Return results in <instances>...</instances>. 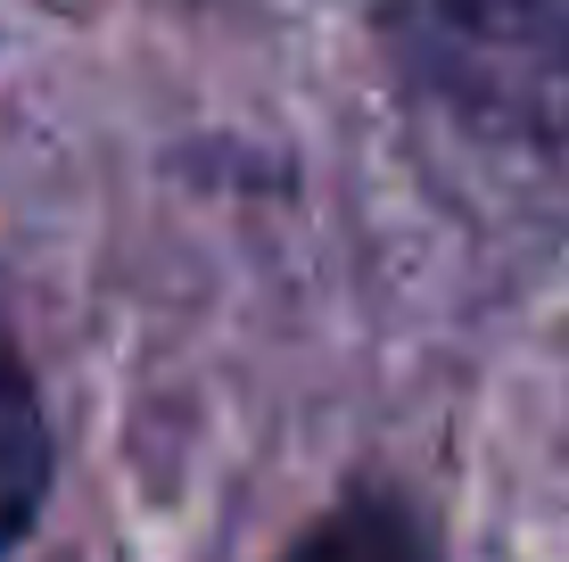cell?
<instances>
[{
	"mask_svg": "<svg viewBox=\"0 0 569 562\" xmlns=\"http://www.w3.org/2000/svg\"><path fill=\"white\" fill-rule=\"evenodd\" d=\"M397 91L496 158H569V0H388Z\"/></svg>",
	"mask_w": 569,
	"mask_h": 562,
	"instance_id": "6da1fadb",
	"label": "cell"
},
{
	"mask_svg": "<svg viewBox=\"0 0 569 562\" xmlns=\"http://www.w3.org/2000/svg\"><path fill=\"white\" fill-rule=\"evenodd\" d=\"M58 480V438H50V405L42 381H33V356L17 339L9 289H0V562L33 538V521L50 505Z\"/></svg>",
	"mask_w": 569,
	"mask_h": 562,
	"instance_id": "7a4b0ae2",
	"label": "cell"
},
{
	"mask_svg": "<svg viewBox=\"0 0 569 562\" xmlns=\"http://www.w3.org/2000/svg\"><path fill=\"white\" fill-rule=\"evenodd\" d=\"M281 562H446V554H438L429 513L405 489L356 480V489H339L298 538H289Z\"/></svg>",
	"mask_w": 569,
	"mask_h": 562,
	"instance_id": "3957f363",
	"label": "cell"
}]
</instances>
